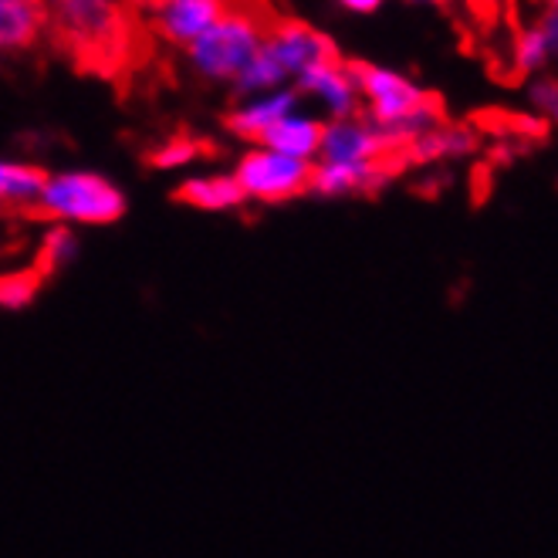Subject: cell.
Listing matches in <instances>:
<instances>
[{"mask_svg":"<svg viewBox=\"0 0 558 558\" xmlns=\"http://www.w3.org/2000/svg\"><path fill=\"white\" fill-rule=\"evenodd\" d=\"M349 72L359 92V102H366V119L386 129V133H400L410 140L423 133V129L444 122L440 98L423 92L407 75L379 69V64L369 61H349Z\"/></svg>","mask_w":558,"mask_h":558,"instance_id":"obj_1","label":"cell"},{"mask_svg":"<svg viewBox=\"0 0 558 558\" xmlns=\"http://www.w3.org/2000/svg\"><path fill=\"white\" fill-rule=\"evenodd\" d=\"M48 31L64 51L78 54L82 64L125 54L129 24L119 0H48Z\"/></svg>","mask_w":558,"mask_h":558,"instance_id":"obj_2","label":"cell"},{"mask_svg":"<svg viewBox=\"0 0 558 558\" xmlns=\"http://www.w3.org/2000/svg\"><path fill=\"white\" fill-rule=\"evenodd\" d=\"M271 21V14H260L254 8H231L193 45H186L193 72L210 82H234L244 64L265 45V31Z\"/></svg>","mask_w":558,"mask_h":558,"instance_id":"obj_3","label":"cell"},{"mask_svg":"<svg viewBox=\"0 0 558 558\" xmlns=\"http://www.w3.org/2000/svg\"><path fill=\"white\" fill-rule=\"evenodd\" d=\"M125 193L98 173H58L48 177L38 204H35V217L54 220V223H82V227H109L119 223L125 217Z\"/></svg>","mask_w":558,"mask_h":558,"instance_id":"obj_4","label":"cell"},{"mask_svg":"<svg viewBox=\"0 0 558 558\" xmlns=\"http://www.w3.org/2000/svg\"><path fill=\"white\" fill-rule=\"evenodd\" d=\"M312 167L315 162H302V159H291V156H281L275 149L257 146L238 159L234 180L244 190L247 201L288 204V201H294V196L308 193Z\"/></svg>","mask_w":558,"mask_h":558,"instance_id":"obj_5","label":"cell"},{"mask_svg":"<svg viewBox=\"0 0 558 558\" xmlns=\"http://www.w3.org/2000/svg\"><path fill=\"white\" fill-rule=\"evenodd\" d=\"M265 51L281 64V72L288 78H299L312 64H325V61H339L342 51L336 48V41L315 31L305 21H271L265 31Z\"/></svg>","mask_w":558,"mask_h":558,"instance_id":"obj_6","label":"cell"},{"mask_svg":"<svg viewBox=\"0 0 558 558\" xmlns=\"http://www.w3.org/2000/svg\"><path fill=\"white\" fill-rule=\"evenodd\" d=\"M231 8H234V0H156L149 14H153L156 35L162 41L186 48Z\"/></svg>","mask_w":558,"mask_h":558,"instance_id":"obj_7","label":"cell"},{"mask_svg":"<svg viewBox=\"0 0 558 558\" xmlns=\"http://www.w3.org/2000/svg\"><path fill=\"white\" fill-rule=\"evenodd\" d=\"M299 85L305 95H312L322 109L332 112V119H349L359 109V92L349 72V61H325V64H312L299 75Z\"/></svg>","mask_w":558,"mask_h":558,"instance_id":"obj_8","label":"cell"},{"mask_svg":"<svg viewBox=\"0 0 558 558\" xmlns=\"http://www.w3.org/2000/svg\"><path fill=\"white\" fill-rule=\"evenodd\" d=\"M299 109V92L294 88H275V92H265V95H254L247 98L244 106H238L234 112H227L223 125L231 129V136L244 140V143H260L265 140L268 129L291 116Z\"/></svg>","mask_w":558,"mask_h":558,"instance_id":"obj_9","label":"cell"},{"mask_svg":"<svg viewBox=\"0 0 558 558\" xmlns=\"http://www.w3.org/2000/svg\"><path fill=\"white\" fill-rule=\"evenodd\" d=\"M392 173L389 162H315L308 193L318 196H349L383 186Z\"/></svg>","mask_w":558,"mask_h":558,"instance_id":"obj_10","label":"cell"},{"mask_svg":"<svg viewBox=\"0 0 558 558\" xmlns=\"http://www.w3.org/2000/svg\"><path fill=\"white\" fill-rule=\"evenodd\" d=\"M48 31V0H0V51H27Z\"/></svg>","mask_w":558,"mask_h":558,"instance_id":"obj_11","label":"cell"},{"mask_svg":"<svg viewBox=\"0 0 558 558\" xmlns=\"http://www.w3.org/2000/svg\"><path fill=\"white\" fill-rule=\"evenodd\" d=\"M173 201L186 204L193 210H207V214H223V210H238L247 204L244 190L238 186L234 173H207V177H190L173 190Z\"/></svg>","mask_w":558,"mask_h":558,"instance_id":"obj_12","label":"cell"},{"mask_svg":"<svg viewBox=\"0 0 558 558\" xmlns=\"http://www.w3.org/2000/svg\"><path fill=\"white\" fill-rule=\"evenodd\" d=\"M322 136H325V122L312 119V116H299L291 112L284 119H278L260 146L265 149H275L281 156H291V159H302V162H312L318 159V149H322Z\"/></svg>","mask_w":558,"mask_h":558,"instance_id":"obj_13","label":"cell"},{"mask_svg":"<svg viewBox=\"0 0 558 558\" xmlns=\"http://www.w3.org/2000/svg\"><path fill=\"white\" fill-rule=\"evenodd\" d=\"M45 180H48V173L38 170V167L0 159V207H8V210H35Z\"/></svg>","mask_w":558,"mask_h":558,"instance_id":"obj_14","label":"cell"},{"mask_svg":"<svg viewBox=\"0 0 558 558\" xmlns=\"http://www.w3.org/2000/svg\"><path fill=\"white\" fill-rule=\"evenodd\" d=\"M558 45V21H555V8H548L545 24H535L529 31H521L514 41V72L518 75H535L551 61Z\"/></svg>","mask_w":558,"mask_h":558,"instance_id":"obj_15","label":"cell"},{"mask_svg":"<svg viewBox=\"0 0 558 558\" xmlns=\"http://www.w3.org/2000/svg\"><path fill=\"white\" fill-rule=\"evenodd\" d=\"M284 82H288V75L281 72V64L265 51V45H260V51L244 64L241 75L234 78V88H238L241 95L254 98V95H265V92L281 88Z\"/></svg>","mask_w":558,"mask_h":558,"instance_id":"obj_16","label":"cell"},{"mask_svg":"<svg viewBox=\"0 0 558 558\" xmlns=\"http://www.w3.org/2000/svg\"><path fill=\"white\" fill-rule=\"evenodd\" d=\"M75 257H78L75 231H72V227H64V223H54L51 231L45 234L41 247H38V265L35 268L48 278V275H54L61 268H69Z\"/></svg>","mask_w":558,"mask_h":558,"instance_id":"obj_17","label":"cell"},{"mask_svg":"<svg viewBox=\"0 0 558 558\" xmlns=\"http://www.w3.org/2000/svg\"><path fill=\"white\" fill-rule=\"evenodd\" d=\"M210 146L193 140V136H173L167 143H159L156 149L146 153V162L153 170H180V167H190V162H196L201 156H207Z\"/></svg>","mask_w":558,"mask_h":558,"instance_id":"obj_18","label":"cell"},{"mask_svg":"<svg viewBox=\"0 0 558 558\" xmlns=\"http://www.w3.org/2000/svg\"><path fill=\"white\" fill-rule=\"evenodd\" d=\"M45 284V275L38 268H24L0 275V308L4 312H21L38 299V291Z\"/></svg>","mask_w":558,"mask_h":558,"instance_id":"obj_19","label":"cell"},{"mask_svg":"<svg viewBox=\"0 0 558 558\" xmlns=\"http://www.w3.org/2000/svg\"><path fill=\"white\" fill-rule=\"evenodd\" d=\"M339 4L345 11H352V14H376L386 4V0H339Z\"/></svg>","mask_w":558,"mask_h":558,"instance_id":"obj_20","label":"cell"},{"mask_svg":"<svg viewBox=\"0 0 558 558\" xmlns=\"http://www.w3.org/2000/svg\"><path fill=\"white\" fill-rule=\"evenodd\" d=\"M420 4H444V0H420Z\"/></svg>","mask_w":558,"mask_h":558,"instance_id":"obj_21","label":"cell"}]
</instances>
